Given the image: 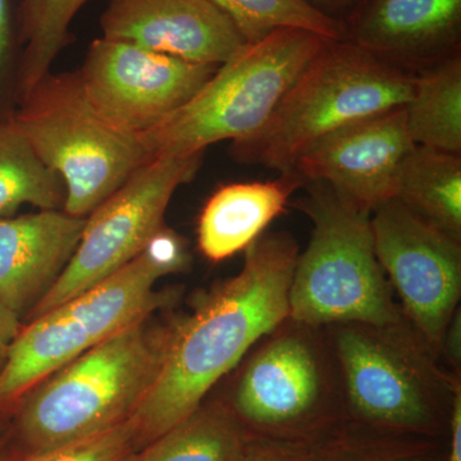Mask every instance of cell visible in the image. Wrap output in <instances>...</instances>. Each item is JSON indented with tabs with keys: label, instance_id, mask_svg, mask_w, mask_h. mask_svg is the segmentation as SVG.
Listing matches in <instances>:
<instances>
[{
	"label": "cell",
	"instance_id": "obj_24",
	"mask_svg": "<svg viewBox=\"0 0 461 461\" xmlns=\"http://www.w3.org/2000/svg\"><path fill=\"white\" fill-rule=\"evenodd\" d=\"M312 450L314 461H445L446 438L391 435L346 424Z\"/></svg>",
	"mask_w": 461,
	"mask_h": 461
},
{
	"label": "cell",
	"instance_id": "obj_26",
	"mask_svg": "<svg viewBox=\"0 0 461 461\" xmlns=\"http://www.w3.org/2000/svg\"><path fill=\"white\" fill-rule=\"evenodd\" d=\"M21 0H0V120L14 117L20 100L23 38Z\"/></svg>",
	"mask_w": 461,
	"mask_h": 461
},
{
	"label": "cell",
	"instance_id": "obj_14",
	"mask_svg": "<svg viewBox=\"0 0 461 461\" xmlns=\"http://www.w3.org/2000/svg\"><path fill=\"white\" fill-rule=\"evenodd\" d=\"M103 38L199 65L221 66L248 44L211 0H109Z\"/></svg>",
	"mask_w": 461,
	"mask_h": 461
},
{
	"label": "cell",
	"instance_id": "obj_18",
	"mask_svg": "<svg viewBox=\"0 0 461 461\" xmlns=\"http://www.w3.org/2000/svg\"><path fill=\"white\" fill-rule=\"evenodd\" d=\"M393 199L461 240L460 154L415 145L397 169Z\"/></svg>",
	"mask_w": 461,
	"mask_h": 461
},
{
	"label": "cell",
	"instance_id": "obj_7",
	"mask_svg": "<svg viewBox=\"0 0 461 461\" xmlns=\"http://www.w3.org/2000/svg\"><path fill=\"white\" fill-rule=\"evenodd\" d=\"M330 39L302 29L276 30L218 67L195 95L139 139L150 158L203 154L223 140H247Z\"/></svg>",
	"mask_w": 461,
	"mask_h": 461
},
{
	"label": "cell",
	"instance_id": "obj_10",
	"mask_svg": "<svg viewBox=\"0 0 461 461\" xmlns=\"http://www.w3.org/2000/svg\"><path fill=\"white\" fill-rule=\"evenodd\" d=\"M202 154L151 158L86 217L65 271L30 318L41 317L135 259L165 227L173 194L195 177Z\"/></svg>",
	"mask_w": 461,
	"mask_h": 461
},
{
	"label": "cell",
	"instance_id": "obj_17",
	"mask_svg": "<svg viewBox=\"0 0 461 461\" xmlns=\"http://www.w3.org/2000/svg\"><path fill=\"white\" fill-rule=\"evenodd\" d=\"M306 181L299 173H282L275 181L244 182L220 187L203 208L198 245L213 263L247 250L284 213L291 195Z\"/></svg>",
	"mask_w": 461,
	"mask_h": 461
},
{
	"label": "cell",
	"instance_id": "obj_2",
	"mask_svg": "<svg viewBox=\"0 0 461 461\" xmlns=\"http://www.w3.org/2000/svg\"><path fill=\"white\" fill-rule=\"evenodd\" d=\"M138 321L21 397L0 442V460L47 453L131 420L156 384L178 318Z\"/></svg>",
	"mask_w": 461,
	"mask_h": 461
},
{
	"label": "cell",
	"instance_id": "obj_23",
	"mask_svg": "<svg viewBox=\"0 0 461 461\" xmlns=\"http://www.w3.org/2000/svg\"><path fill=\"white\" fill-rule=\"evenodd\" d=\"M230 18L244 41H262L280 29H302L330 41L344 39V26L304 0H211Z\"/></svg>",
	"mask_w": 461,
	"mask_h": 461
},
{
	"label": "cell",
	"instance_id": "obj_15",
	"mask_svg": "<svg viewBox=\"0 0 461 461\" xmlns=\"http://www.w3.org/2000/svg\"><path fill=\"white\" fill-rule=\"evenodd\" d=\"M344 39L399 68L459 53L461 0H368L342 23Z\"/></svg>",
	"mask_w": 461,
	"mask_h": 461
},
{
	"label": "cell",
	"instance_id": "obj_27",
	"mask_svg": "<svg viewBox=\"0 0 461 461\" xmlns=\"http://www.w3.org/2000/svg\"><path fill=\"white\" fill-rule=\"evenodd\" d=\"M239 461H314V454L306 446L250 438Z\"/></svg>",
	"mask_w": 461,
	"mask_h": 461
},
{
	"label": "cell",
	"instance_id": "obj_29",
	"mask_svg": "<svg viewBox=\"0 0 461 461\" xmlns=\"http://www.w3.org/2000/svg\"><path fill=\"white\" fill-rule=\"evenodd\" d=\"M445 461H461V387L455 393L446 436Z\"/></svg>",
	"mask_w": 461,
	"mask_h": 461
},
{
	"label": "cell",
	"instance_id": "obj_8",
	"mask_svg": "<svg viewBox=\"0 0 461 461\" xmlns=\"http://www.w3.org/2000/svg\"><path fill=\"white\" fill-rule=\"evenodd\" d=\"M294 203L313 224L297 256L288 317L315 327L339 323L375 326L405 320L377 256L371 214L339 198L321 182Z\"/></svg>",
	"mask_w": 461,
	"mask_h": 461
},
{
	"label": "cell",
	"instance_id": "obj_25",
	"mask_svg": "<svg viewBox=\"0 0 461 461\" xmlns=\"http://www.w3.org/2000/svg\"><path fill=\"white\" fill-rule=\"evenodd\" d=\"M138 451V435L131 418L113 429L47 453L0 461H129Z\"/></svg>",
	"mask_w": 461,
	"mask_h": 461
},
{
	"label": "cell",
	"instance_id": "obj_6",
	"mask_svg": "<svg viewBox=\"0 0 461 461\" xmlns=\"http://www.w3.org/2000/svg\"><path fill=\"white\" fill-rule=\"evenodd\" d=\"M414 75L354 42L329 41L285 94L262 129L233 144L241 162L281 173L329 133L405 107Z\"/></svg>",
	"mask_w": 461,
	"mask_h": 461
},
{
	"label": "cell",
	"instance_id": "obj_1",
	"mask_svg": "<svg viewBox=\"0 0 461 461\" xmlns=\"http://www.w3.org/2000/svg\"><path fill=\"white\" fill-rule=\"evenodd\" d=\"M299 245L286 232L262 235L241 271L178 318L156 384L133 414L139 450L190 417L254 345L288 317Z\"/></svg>",
	"mask_w": 461,
	"mask_h": 461
},
{
	"label": "cell",
	"instance_id": "obj_30",
	"mask_svg": "<svg viewBox=\"0 0 461 461\" xmlns=\"http://www.w3.org/2000/svg\"><path fill=\"white\" fill-rule=\"evenodd\" d=\"M21 330L20 317L0 302V372L5 368L9 348Z\"/></svg>",
	"mask_w": 461,
	"mask_h": 461
},
{
	"label": "cell",
	"instance_id": "obj_19",
	"mask_svg": "<svg viewBox=\"0 0 461 461\" xmlns=\"http://www.w3.org/2000/svg\"><path fill=\"white\" fill-rule=\"evenodd\" d=\"M249 436L222 399L205 400L190 417L129 461H239Z\"/></svg>",
	"mask_w": 461,
	"mask_h": 461
},
{
	"label": "cell",
	"instance_id": "obj_13",
	"mask_svg": "<svg viewBox=\"0 0 461 461\" xmlns=\"http://www.w3.org/2000/svg\"><path fill=\"white\" fill-rule=\"evenodd\" d=\"M414 147L405 109H393L324 136L297 160L295 172L372 213L393 199L397 169Z\"/></svg>",
	"mask_w": 461,
	"mask_h": 461
},
{
	"label": "cell",
	"instance_id": "obj_9",
	"mask_svg": "<svg viewBox=\"0 0 461 461\" xmlns=\"http://www.w3.org/2000/svg\"><path fill=\"white\" fill-rule=\"evenodd\" d=\"M14 118L63 181V211L74 217H89L151 159L138 135L117 129L93 108L76 72L45 75L21 98Z\"/></svg>",
	"mask_w": 461,
	"mask_h": 461
},
{
	"label": "cell",
	"instance_id": "obj_20",
	"mask_svg": "<svg viewBox=\"0 0 461 461\" xmlns=\"http://www.w3.org/2000/svg\"><path fill=\"white\" fill-rule=\"evenodd\" d=\"M415 145L461 153V58H445L412 77L405 107Z\"/></svg>",
	"mask_w": 461,
	"mask_h": 461
},
{
	"label": "cell",
	"instance_id": "obj_31",
	"mask_svg": "<svg viewBox=\"0 0 461 461\" xmlns=\"http://www.w3.org/2000/svg\"><path fill=\"white\" fill-rule=\"evenodd\" d=\"M324 16L342 23L368 0H304Z\"/></svg>",
	"mask_w": 461,
	"mask_h": 461
},
{
	"label": "cell",
	"instance_id": "obj_11",
	"mask_svg": "<svg viewBox=\"0 0 461 461\" xmlns=\"http://www.w3.org/2000/svg\"><path fill=\"white\" fill-rule=\"evenodd\" d=\"M375 256L400 311L439 359L448 323L460 308L461 240L396 199L371 214Z\"/></svg>",
	"mask_w": 461,
	"mask_h": 461
},
{
	"label": "cell",
	"instance_id": "obj_16",
	"mask_svg": "<svg viewBox=\"0 0 461 461\" xmlns=\"http://www.w3.org/2000/svg\"><path fill=\"white\" fill-rule=\"evenodd\" d=\"M86 218L65 211L0 217V302L21 317L65 271Z\"/></svg>",
	"mask_w": 461,
	"mask_h": 461
},
{
	"label": "cell",
	"instance_id": "obj_12",
	"mask_svg": "<svg viewBox=\"0 0 461 461\" xmlns=\"http://www.w3.org/2000/svg\"><path fill=\"white\" fill-rule=\"evenodd\" d=\"M218 67L102 36L91 42L76 74L85 96L105 121L139 136L189 102Z\"/></svg>",
	"mask_w": 461,
	"mask_h": 461
},
{
	"label": "cell",
	"instance_id": "obj_28",
	"mask_svg": "<svg viewBox=\"0 0 461 461\" xmlns=\"http://www.w3.org/2000/svg\"><path fill=\"white\" fill-rule=\"evenodd\" d=\"M439 362L453 375L461 377V311L457 309L448 323L439 348Z\"/></svg>",
	"mask_w": 461,
	"mask_h": 461
},
{
	"label": "cell",
	"instance_id": "obj_22",
	"mask_svg": "<svg viewBox=\"0 0 461 461\" xmlns=\"http://www.w3.org/2000/svg\"><path fill=\"white\" fill-rule=\"evenodd\" d=\"M87 2L89 0H21L23 50L18 89L20 100L50 74L58 54L71 41L72 20Z\"/></svg>",
	"mask_w": 461,
	"mask_h": 461
},
{
	"label": "cell",
	"instance_id": "obj_3",
	"mask_svg": "<svg viewBox=\"0 0 461 461\" xmlns=\"http://www.w3.org/2000/svg\"><path fill=\"white\" fill-rule=\"evenodd\" d=\"M190 264L186 240L165 226L131 262L30 321L0 372V412L75 357L168 304L176 295L157 293L154 285Z\"/></svg>",
	"mask_w": 461,
	"mask_h": 461
},
{
	"label": "cell",
	"instance_id": "obj_32",
	"mask_svg": "<svg viewBox=\"0 0 461 461\" xmlns=\"http://www.w3.org/2000/svg\"><path fill=\"white\" fill-rule=\"evenodd\" d=\"M8 429V424H5L3 420V412H0V442H2L3 437H5V430Z\"/></svg>",
	"mask_w": 461,
	"mask_h": 461
},
{
	"label": "cell",
	"instance_id": "obj_21",
	"mask_svg": "<svg viewBox=\"0 0 461 461\" xmlns=\"http://www.w3.org/2000/svg\"><path fill=\"white\" fill-rule=\"evenodd\" d=\"M66 189L59 176L39 158L14 117L0 120V217L21 206L60 211Z\"/></svg>",
	"mask_w": 461,
	"mask_h": 461
},
{
	"label": "cell",
	"instance_id": "obj_5",
	"mask_svg": "<svg viewBox=\"0 0 461 461\" xmlns=\"http://www.w3.org/2000/svg\"><path fill=\"white\" fill-rule=\"evenodd\" d=\"M233 371L221 399L249 438L313 448L348 424L338 362L324 327L287 317Z\"/></svg>",
	"mask_w": 461,
	"mask_h": 461
},
{
	"label": "cell",
	"instance_id": "obj_4",
	"mask_svg": "<svg viewBox=\"0 0 461 461\" xmlns=\"http://www.w3.org/2000/svg\"><path fill=\"white\" fill-rule=\"evenodd\" d=\"M324 330L338 362L348 426L446 438L461 377L442 366L408 321Z\"/></svg>",
	"mask_w": 461,
	"mask_h": 461
}]
</instances>
